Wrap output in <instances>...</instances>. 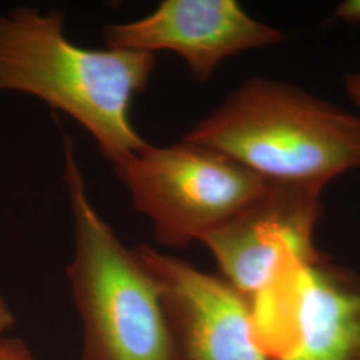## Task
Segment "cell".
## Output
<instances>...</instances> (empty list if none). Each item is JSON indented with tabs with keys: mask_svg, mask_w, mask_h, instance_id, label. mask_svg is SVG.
I'll list each match as a JSON object with an SVG mask.
<instances>
[{
	"mask_svg": "<svg viewBox=\"0 0 360 360\" xmlns=\"http://www.w3.org/2000/svg\"><path fill=\"white\" fill-rule=\"evenodd\" d=\"M0 360H34V358L22 340L0 339Z\"/></svg>",
	"mask_w": 360,
	"mask_h": 360,
	"instance_id": "obj_9",
	"label": "cell"
},
{
	"mask_svg": "<svg viewBox=\"0 0 360 360\" xmlns=\"http://www.w3.org/2000/svg\"><path fill=\"white\" fill-rule=\"evenodd\" d=\"M345 89L352 103L356 104L360 108V72L348 74L345 79Z\"/></svg>",
	"mask_w": 360,
	"mask_h": 360,
	"instance_id": "obj_11",
	"label": "cell"
},
{
	"mask_svg": "<svg viewBox=\"0 0 360 360\" xmlns=\"http://www.w3.org/2000/svg\"><path fill=\"white\" fill-rule=\"evenodd\" d=\"M324 187L270 183L266 191L200 238L223 278L251 300L290 260L327 259L314 242L323 215Z\"/></svg>",
	"mask_w": 360,
	"mask_h": 360,
	"instance_id": "obj_6",
	"label": "cell"
},
{
	"mask_svg": "<svg viewBox=\"0 0 360 360\" xmlns=\"http://www.w3.org/2000/svg\"><path fill=\"white\" fill-rule=\"evenodd\" d=\"M104 38L108 49L175 52L200 83L208 82L232 55L287 39L235 0H163L142 19L105 27Z\"/></svg>",
	"mask_w": 360,
	"mask_h": 360,
	"instance_id": "obj_8",
	"label": "cell"
},
{
	"mask_svg": "<svg viewBox=\"0 0 360 360\" xmlns=\"http://www.w3.org/2000/svg\"><path fill=\"white\" fill-rule=\"evenodd\" d=\"M250 303L270 360H360L359 272L292 259Z\"/></svg>",
	"mask_w": 360,
	"mask_h": 360,
	"instance_id": "obj_5",
	"label": "cell"
},
{
	"mask_svg": "<svg viewBox=\"0 0 360 360\" xmlns=\"http://www.w3.org/2000/svg\"><path fill=\"white\" fill-rule=\"evenodd\" d=\"M156 67L151 52L90 50L65 37V15L16 8L0 16V92H25L75 119L112 163L148 143L129 110Z\"/></svg>",
	"mask_w": 360,
	"mask_h": 360,
	"instance_id": "obj_1",
	"label": "cell"
},
{
	"mask_svg": "<svg viewBox=\"0 0 360 360\" xmlns=\"http://www.w3.org/2000/svg\"><path fill=\"white\" fill-rule=\"evenodd\" d=\"M13 323V315L6 300L0 296V334L4 333Z\"/></svg>",
	"mask_w": 360,
	"mask_h": 360,
	"instance_id": "obj_12",
	"label": "cell"
},
{
	"mask_svg": "<svg viewBox=\"0 0 360 360\" xmlns=\"http://www.w3.org/2000/svg\"><path fill=\"white\" fill-rule=\"evenodd\" d=\"M334 19L347 23H360V0H346L335 10Z\"/></svg>",
	"mask_w": 360,
	"mask_h": 360,
	"instance_id": "obj_10",
	"label": "cell"
},
{
	"mask_svg": "<svg viewBox=\"0 0 360 360\" xmlns=\"http://www.w3.org/2000/svg\"><path fill=\"white\" fill-rule=\"evenodd\" d=\"M134 251L159 284L175 360H270L255 339L250 300L223 276L150 245Z\"/></svg>",
	"mask_w": 360,
	"mask_h": 360,
	"instance_id": "obj_7",
	"label": "cell"
},
{
	"mask_svg": "<svg viewBox=\"0 0 360 360\" xmlns=\"http://www.w3.org/2000/svg\"><path fill=\"white\" fill-rule=\"evenodd\" d=\"M65 181L75 240L67 275L84 333L80 360H175L159 284L92 206L68 135Z\"/></svg>",
	"mask_w": 360,
	"mask_h": 360,
	"instance_id": "obj_3",
	"label": "cell"
},
{
	"mask_svg": "<svg viewBox=\"0 0 360 360\" xmlns=\"http://www.w3.org/2000/svg\"><path fill=\"white\" fill-rule=\"evenodd\" d=\"M132 203L154 224L159 243L186 247L238 215L270 181L226 155L181 142L143 150L117 162Z\"/></svg>",
	"mask_w": 360,
	"mask_h": 360,
	"instance_id": "obj_4",
	"label": "cell"
},
{
	"mask_svg": "<svg viewBox=\"0 0 360 360\" xmlns=\"http://www.w3.org/2000/svg\"><path fill=\"white\" fill-rule=\"evenodd\" d=\"M183 141L226 155L270 183L326 187L360 167V116L269 77L245 80Z\"/></svg>",
	"mask_w": 360,
	"mask_h": 360,
	"instance_id": "obj_2",
	"label": "cell"
}]
</instances>
